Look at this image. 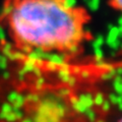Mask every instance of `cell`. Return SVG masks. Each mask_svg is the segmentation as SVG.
<instances>
[{
    "label": "cell",
    "mask_w": 122,
    "mask_h": 122,
    "mask_svg": "<svg viewBox=\"0 0 122 122\" xmlns=\"http://www.w3.org/2000/svg\"><path fill=\"white\" fill-rule=\"evenodd\" d=\"M91 14L73 0H3L0 29L21 53L76 57L93 40Z\"/></svg>",
    "instance_id": "obj_1"
},
{
    "label": "cell",
    "mask_w": 122,
    "mask_h": 122,
    "mask_svg": "<svg viewBox=\"0 0 122 122\" xmlns=\"http://www.w3.org/2000/svg\"><path fill=\"white\" fill-rule=\"evenodd\" d=\"M109 5L122 14V0H109Z\"/></svg>",
    "instance_id": "obj_2"
},
{
    "label": "cell",
    "mask_w": 122,
    "mask_h": 122,
    "mask_svg": "<svg viewBox=\"0 0 122 122\" xmlns=\"http://www.w3.org/2000/svg\"><path fill=\"white\" fill-rule=\"evenodd\" d=\"M116 122H122V116H121V117H120L119 119H118V120H117Z\"/></svg>",
    "instance_id": "obj_3"
}]
</instances>
